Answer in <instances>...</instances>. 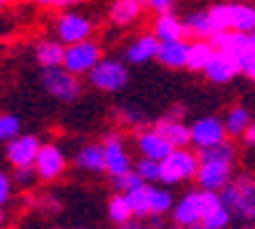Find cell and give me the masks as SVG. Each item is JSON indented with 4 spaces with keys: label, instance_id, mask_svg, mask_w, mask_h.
Masks as SVG:
<instances>
[{
    "label": "cell",
    "instance_id": "6da1fadb",
    "mask_svg": "<svg viewBox=\"0 0 255 229\" xmlns=\"http://www.w3.org/2000/svg\"><path fill=\"white\" fill-rule=\"evenodd\" d=\"M199 152V173L197 185L206 192H223L234 178V164H237V147L225 140L220 145L197 150Z\"/></svg>",
    "mask_w": 255,
    "mask_h": 229
},
{
    "label": "cell",
    "instance_id": "7a4b0ae2",
    "mask_svg": "<svg viewBox=\"0 0 255 229\" xmlns=\"http://www.w3.org/2000/svg\"><path fill=\"white\" fill-rule=\"evenodd\" d=\"M220 197L237 220H241L244 225L255 222V176L251 173L234 176L232 183L220 192Z\"/></svg>",
    "mask_w": 255,
    "mask_h": 229
},
{
    "label": "cell",
    "instance_id": "3957f363",
    "mask_svg": "<svg viewBox=\"0 0 255 229\" xmlns=\"http://www.w3.org/2000/svg\"><path fill=\"white\" fill-rule=\"evenodd\" d=\"M197 173H199V152H192L190 147H176L162 161V180L159 183L166 187L190 183V180H197Z\"/></svg>",
    "mask_w": 255,
    "mask_h": 229
},
{
    "label": "cell",
    "instance_id": "277c9868",
    "mask_svg": "<svg viewBox=\"0 0 255 229\" xmlns=\"http://www.w3.org/2000/svg\"><path fill=\"white\" fill-rule=\"evenodd\" d=\"M87 80L94 89L106 94H115L120 89L127 87L129 82V68L127 63L117 61V59H101L96 66H94L89 73H87Z\"/></svg>",
    "mask_w": 255,
    "mask_h": 229
},
{
    "label": "cell",
    "instance_id": "5b68a950",
    "mask_svg": "<svg viewBox=\"0 0 255 229\" xmlns=\"http://www.w3.org/2000/svg\"><path fill=\"white\" fill-rule=\"evenodd\" d=\"M42 87L49 96L70 103L75 101L82 92L78 75H73L70 70H66L63 66H54V68H42Z\"/></svg>",
    "mask_w": 255,
    "mask_h": 229
},
{
    "label": "cell",
    "instance_id": "8992f818",
    "mask_svg": "<svg viewBox=\"0 0 255 229\" xmlns=\"http://www.w3.org/2000/svg\"><path fill=\"white\" fill-rule=\"evenodd\" d=\"M99 61H101V47L92 38L75 42V45H68L66 54H63V68L70 70L73 75H87Z\"/></svg>",
    "mask_w": 255,
    "mask_h": 229
},
{
    "label": "cell",
    "instance_id": "52a82bcc",
    "mask_svg": "<svg viewBox=\"0 0 255 229\" xmlns=\"http://www.w3.org/2000/svg\"><path fill=\"white\" fill-rule=\"evenodd\" d=\"M173 225L180 229H190L204 220V190H190L176 201L171 211Z\"/></svg>",
    "mask_w": 255,
    "mask_h": 229
},
{
    "label": "cell",
    "instance_id": "ba28073f",
    "mask_svg": "<svg viewBox=\"0 0 255 229\" xmlns=\"http://www.w3.org/2000/svg\"><path fill=\"white\" fill-rule=\"evenodd\" d=\"M192 129V145L197 150H206V147L220 145L227 140V129H225L223 117L218 114H206V117H199L197 122L190 126Z\"/></svg>",
    "mask_w": 255,
    "mask_h": 229
},
{
    "label": "cell",
    "instance_id": "9c48e42d",
    "mask_svg": "<svg viewBox=\"0 0 255 229\" xmlns=\"http://www.w3.org/2000/svg\"><path fill=\"white\" fill-rule=\"evenodd\" d=\"M56 40H61L63 45H75L82 40H89L94 33V23L87 19L85 14L78 12H66L56 19Z\"/></svg>",
    "mask_w": 255,
    "mask_h": 229
},
{
    "label": "cell",
    "instance_id": "30bf717a",
    "mask_svg": "<svg viewBox=\"0 0 255 229\" xmlns=\"http://www.w3.org/2000/svg\"><path fill=\"white\" fill-rule=\"evenodd\" d=\"M42 143L35 133H21L16 136L12 143H7L5 147V157L14 168L21 166H35V159H38V152Z\"/></svg>",
    "mask_w": 255,
    "mask_h": 229
},
{
    "label": "cell",
    "instance_id": "8fae6325",
    "mask_svg": "<svg viewBox=\"0 0 255 229\" xmlns=\"http://www.w3.org/2000/svg\"><path fill=\"white\" fill-rule=\"evenodd\" d=\"M103 150H106V173H110V178L124 176L133 168L131 157L127 152L120 133H108L103 140Z\"/></svg>",
    "mask_w": 255,
    "mask_h": 229
},
{
    "label": "cell",
    "instance_id": "7c38bea8",
    "mask_svg": "<svg viewBox=\"0 0 255 229\" xmlns=\"http://www.w3.org/2000/svg\"><path fill=\"white\" fill-rule=\"evenodd\" d=\"M35 171H38L40 180H45V183H52L61 176L66 171V154L61 147L54 143H45L40 147L38 159H35Z\"/></svg>",
    "mask_w": 255,
    "mask_h": 229
},
{
    "label": "cell",
    "instance_id": "4fadbf2b",
    "mask_svg": "<svg viewBox=\"0 0 255 229\" xmlns=\"http://www.w3.org/2000/svg\"><path fill=\"white\" fill-rule=\"evenodd\" d=\"M136 147H138L140 157H150V159H157V161H164L176 150L157 126L155 129H140L136 133Z\"/></svg>",
    "mask_w": 255,
    "mask_h": 229
},
{
    "label": "cell",
    "instance_id": "5bb4252c",
    "mask_svg": "<svg viewBox=\"0 0 255 229\" xmlns=\"http://www.w3.org/2000/svg\"><path fill=\"white\" fill-rule=\"evenodd\" d=\"M232 220H234V215L223 204L220 192L204 190V220H201V225L209 229H227L232 225Z\"/></svg>",
    "mask_w": 255,
    "mask_h": 229
},
{
    "label": "cell",
    "instance_id": "9a60e30c",
    "mask_svg": "<svg viewBox=\"0 0 255 229\" xmlns=\"http://www.w3.org/2000/svg\"><path fill=\"white\" fill-rule=\"evenodd\" d=\"M157 52H159V38L155 33H143L127 45L124 61L131 66H143L147 61H157Z\"/></svg>",
    "mask_w": 255,
    "mask_h": 229
},
{
    "label": "cell",
    "instance_id": "2e32d148",
    "mask_svg": "<svg viewBox=\"0 0 255 229\" xmlns=\"http://www.w3.org/2000/svg\"><path fill=\"white\" fill-rule=\"evenodd\" d=\"M239 73H241L239 61L234 56H230V54L218 52V49H216V56L211 59V63L204 70V75L209 77V82L213 84H230Z\"/></svg>",
    "mask_w": 255,
    "mask_h": 229
},
{
    "label": "cell",
    "instance_id": "e0dca14e",
    "mask_svg": "<svg viewBox=\"0 0 255 229\" xmlns=\"http://www.w3.org/2000/svg\"><path fill=\"white\" fill-rule=\"evenodd\" d=\"M187 54H190V42L185 38L159 42L157 63H162L164 68H187Z\"/></svg>",
    "mask_w": 255,
    "mask_h": 229
},
{
    "label": "cell",
    "instance_id": "ac0fdd59",
    "mask_svg": "<svg viewBox=\"0 0 255 229\" xmlns=\"http://www.w3.org/2000/svg\"><path fill=\"white\" fill-rule=\"evenodd\" d=\"M75 166L85 173H106V150L103 143H87L75 154Z\"/></svg>",
    "mask_w": 255,
    "mask_h": 229
},
{
    "label": "cell",
    "instance_id": "d6986e66",
    "mask_svg": "<svg viewBox=\"0 0 255 229\" xmlns=\"http://www.w3.org/2000/svg\"><path fill=\"white\" fill-rule=\"evenodd\" d=\"M152 33L159 38V42H169V40H183V38H187L185 21H183L178 14H173V12L157 14L155 31H152Z\"/></svg>",
    "mask_w": 255,
    "mask_h": 229
},
{
    "label": "cell",
    "instance_id": "ffe728a7",
    "mask_svg": "<svg viewBox=\"0 0 255 229\" xmlns=\"http://www.w3.org/2000/svg\"><path fill=\"white\" fill-rule=\"evenodd\" d=\"M183 21H185L187 35L194 40H211L216 35V26L211 21L209 9H192L190 14H185Z\"/></svg>",
    "mask_w": 255,
    "mask_h": 229
},
{
    "label": "cell",
    "instance_id": "44dd1931",
    "mask_svg": "<svg viewBox=\"0 0 255 229\" xmlns=\"http://www.w3.org/2000/svg\"><path fill=\"white\" fill-rule=\"evenodd\" d=\"M157 129L162 131L164 138H166L173 147L192 145V129H190L183 119H166V117H162V119L157 122Z\"/></svg>",
    "mask_w": 255,
    "mask_h": 229
},
{
    "label": "cell",
    "instance_id": "7402d4cb",
    "mask_svg": "<svg viewBox=\"0 0 255 229\" xmlns=\"http://www.w3.org/2000/svg\"><path fill=\"white\" fill-rule=\"evenodd\" d=\"M223 122H225V129H227V136L230 138H244L248 126L253 124V113L246 106H232V108H227Z\"/></svg>",
    "mask_w": 255,
    "mask_h": 229
},
{
    "label": "cell",
    "instance_id": "603a6c76",
    "mask_svg": "<svg viewBox=\"0 0 255 229\" xmlns=\"http://www.w3.org/2000/svg\"><path fill=\"white\" fill-rule=\"evenodd\" d=\"M63 54H66V45L61 40H40L35 45V59L42 68L63 66Z\"/></svg>",
    "mask_w": 255,
    "mask_h": 229
},
{
    "label": "cell",
    "instance_id": "cb8c5ba5",
    "mask_svg": "<svg viewBox=\"0 0 255 229\" xmlns=\"http://www.w3.org/2000/svg\"><path fill=\"white\" fill-rule=\"evenodd\" d=\"M213 56H216V47H213V42H211V40H194V42H190L187 68L197 70V73H204Z\"/></svg>",
    "mask_w": 255,
    "mask_h": 229
},
{
    "label": "cell",
    "instance_id": "d4e9b609",
    "mask_svg": "<svg viewBox=\"0 0 255 229\" xmlns=\"http://www.w3.org/2000/svg\"><path fill=\"white\" fill-rule=\"evenodd\" d=\"M145 2L140 0H115L110 7V21L115 26H129L131 21H136Z\"/></svg>",
    "mask_w": 255,
    "mask_h": 229
},
{
    "label": "cell",
    "instance_id": "484cf974",
    "mask_svg": "<svg viewBox=\"0 0 255 229\" xmlns=\"http://www.w3.org/2000/svg\"><path fill=\"white\" fill-rule=\"evenodd\" d=\"M147 199H150V215H169L176 206V199L166 190V185H147Z\"/></svg>",
    "mask_w": 255,
    "mask_h": 229
},
{
    "label": "cell",
    "instance_id": "4316f807",
    "mask_svg": "<svg viewBox=\"0 0 255 229\" xmlns=\"http://www.w3.org/2000/svg\"><path fill=\"white\" fill-rule=\"evenodd\" d=\"M232 31H239V33L255 31V5H251L246 0L232 2Z\"/></svg>",
    "mask_w": 255,
    "mask_h": 229
},
{
    "label": "cell",
    "instance_id": "83f0119b",
    "mask_svg": "<svg viewBox=\"0 0 255 229\" xmlns=\"http://www.w3.org/2000/svg\"><path fill=\"white\" fill-rule=\"evenodd\" d=\"M108 218L113 225H124V222H129L133 218V211L129 206V201H127V194H113L108 201Z\"/></svg>",
    "mask_w": 255,
    "mask_h": 229
},
{
    "label": "cell",
    "instance_id": "f1b7e54d",
    "mask_svg": "<svg viewBox=\"0 0 255 229\" xmlns=\"http://www.w3.org/2000/svg\"><path fill=\"white\" fill-rule=\"evenodd\" d=\"M211 12V21L216 26V33L223 31H232V2H216L209 7Z\"/></svg>",
    "mask_w": 255,
    "mask_h": 229
},
{
    "label": "cell",
    "instance_id": "f546056e",
    "mask_svg": "<svg viewBox=\"0 0 255 229\" xmlns=\"http://www.w3.org/2000/svg\"><path fill=\"white\" fill-rule=\"evenodd\" d=\"M133 168L138 171L140 178H143L147 185H155L162 180V161L150 159V157H140V159L133 164Z\"/></svg>",
    "mask_w": 255,
    "mask_h": 229
},
{
    "label": "cell",
    "instance_id": "4dcf8cb0",
    "mask_svg": "<svg viewBox=\"0 0 255 229\" xmlns=\"http://www.w3.org/2000/svg\"><path fill=\"white\" fill-rule=\"evenodd\" d=\"M127 201L133 211V218H147L150 215V199H147V185L127 194Z\"/></svg>",
    "mask_w": 255,
    "mask_h": 229
},
{
    "label": "cell",
    "instance_id": "1f68e13d",
    "mask_svg": "<svg viewBox=\"0 0 255 229\" xmlns=\"http://www.w3.org/2000/svg\"><path fill=\"white\" fill-rule=\"evenodd\" d=\"M16 136H21V119L16 114H0V143H12Z\"/></svg>",
    "mask_w": 255,
    "mask_h": 229
},
{
    "label": "cell",
    "instance_id": "d6a6232c",
    "mask_svg": "<svg viewBox=\"0 0 255 229\" xmlns=\"http://www.w3.org/2000/svg\"><path fill=\"white\" fill-rule=\"evenodd\" d=\"M143 185H147V183L140 178V173L136 171V168H131V171L124 173V176L113 178V187H115V192H120V194H129V192L138 190V187H143Z\"/></svg>",
    "mask_w": 255,
    "mask_h": 229
},
{
    "label": "cell",
    "instance_id": "836d02e7",
    "mask_svg": "<svg viewBox=\"0 0 255 229\" xmlns=\"http://www.w3.org/2000/svg\"><path fill=\"white\" fill-rule=\"evenodd\" d=\"M38 180H40V176H38V171H35V166L14 168V185L16 187H21V190H31Z\"/></svg>",
    "mask_w": 255,
    "mask_h": 229
},
{
    "label": "cell",
    "instance_id": "e575fe53",
    "mask_svg": "<svg viewBox=\"0 0 255 229\" xmlns=\"http://www.w3.org/2000/svg\"><path fill=\"white\" fill-rule=\"evenodd\" d=\"M117 119L122 124H129V126H140L145 122V114L136 108H117Z\"/></svg>",
    "mask_w": 255,
    "mask_h": 229
},
{
    "label": "cell",
    "instance_id": "d590c367",
    "mask_svg": "<svg viewBox=\"0 0 255 229\" xmlns=\"http://www.w3.org/2000/svg\"><path fill=\"white\" fill-rule=\"evenodd\" d=\"M12 199V178L0 168V206H5Z\"/></svg>",
    "mask_w": 255,
    "mask_h": 229
},
{
    "label": "cell",
    "instance_id": "8d00e7d4",
    "mask_svg": "<svg viewBox=\"0 0 255 229\" xmlns=\"http://www.w3.org/2000/svg\"><path fill=\"white\" fill-rule=\"evenodd\" d=\"M38 206H40V211H42V213L56 215L59 211H61V201H59L56 197H52V194H47V197H42L38 201Z\"/></svg>",
    "mask_w": 255,
    "mask_h": 229
},
{
    "label": "cell",
    "instance_id": "74e56055",
    "mask_svg": "<svg viewBox=\"0 0 255 229\" xmlns=\"http://www.w3.org/2000/svg\"><path fill=\"white\" fill-rule=\"evenodd\" d=\"M115 229H152V225L147 222V218H131L124 225H115Z\"/></svg>",
    "mask_w": 255,
    "mask_h": 229
},
{
    "label": "cell",
    "instance_id": "f35d334b",
    "mask_svg": "<svg viewBox=\"0 0 255 229\" xmlns=\"http://www.w3.org/2000/svg\"><path fill=\"white\" fill-rule=\"evenodd\" d=\"M145 5L150 9H155L157 14H164V12H171V7H173V0H147Z\"/></svg>",
    "mask_w": 255,
    "mask_h": 229
},
{
    "label": "cell",
    "instance_id": "ab89813d",
    "mask_svg": "<svg viewBox=\"0 0 255 229\" xmlns=\"http://www.w3.org/2000/svg\"><path fill=\"white\" fill-rule=\"evenodd\" d=\"M185 106H180V103H178V106H171L169 110H166V113H164V117H166V119H183V117H185Z\"/></svg>",
    "mask_w": 255,
    "mask_h": 229
},
{
    "label": "cell",
    "instance_id": "60d3db41",
    "mask_svg": "<svg viewBox=\"0 0 255 229\" xmlns=\"http://www.w3.org/2000/svg\"><path fill=\"white\" fill-rule=\"evenodd\" d=\"M244 143H246V145H255V119H253V124L248 126L246 136H244Z\"/></svg>",
    "mask_w": 255,
    "mask_h": 229
},
{
    "label": "cell",
    "instance_id": "b9f144b4",
    "mask_svg": "<svg viewBox=\"0 0 255 229\" xmlns=\"http://www.w3.org/2000/svg\"><path fill=\"white\" fill-rule=\"evenodd\" d=\"M78 2H82V0H54V5L56 7H73V5H78Z\"/></svg>",
    "mask_w": 255,
    "mask_h": 229
},
{
    "label": "cell",
    "instance_id": "7bdbcfd3",
    "mask_svg": "<svg viewBox=\"0 0 255 229\" xmlns=\"http://www.w3.org/2000/svg\"><path fill=\"white\" fill-rule=\"evenodd\" d=\"M35 5H54V0H31Z\"/></svg>",
    "mask_w": 255,
    "mask_h": 229
},
{
    "label": "cell",
    "instance_id": "ee69618b",
    "mask_svg": "<svg viewBox=\"0 0 255 229\" xmlns=\"http://www.w3.org/2000/svg\"><path fill=\"white\" fill-rule=\"evenodd\" d=\"M5 227V211H2V206H0V229Z\"/></svg>",
    "mask_w": 255,
    "mask_h": 229
},
{
    "label": "cell",
    "instance_id": "f6af8a7d",
    "mask_svg": "<svg viewBox=\"0 0 255 229\" xmlns=\"http://www.w3.org/2000/svg\"><path fill=\"white\" fill-rule=\"evenodd\" d=\"M190 229H209V227H204V225L199 222V225H194V227H190Z\"/></svg>",
    "mask_w": 255,
    "mask_h": 229
},
{
    "label": "cell",
    "instance_id": "bcb514c9",
    "mask_svg": "<svg viewBox=\"0 0 255 229\" xmlns=\"http://www.w3.org/2000/svg\"><path fill=\"white\" fill-rule=\"evenodd\" d=\"M244 229H255V222H253V225H246V227H244Z\"/></svg>",
    "mask_w": 255,
    "mask_h": 229
},
{
    "label": "cell",
    "instance_id": "7dc6e473",
    "mask_svg": "<svg viewBox=\"0 0 255 229\" xmlns=\"http://www.w3.org/2000/svg\"><path fill=\"white\" fill-rule=\"evenodd\" d=\"M248 77H251V80H253V82H255V68H253V73H251V75H248Z\"/></svg>",
    "mask_w": 255,
    "mask_h": 229
},
{
    "label": "cell",
    "instance_id": "c3c4849f",
    "mask_svg": "<svg viewBox=\"0 0 255 229\" xmlns=\"http://www.w3.org/2000/svg\"><path fill=\"white\" fill-rule=\"evenodd\" d=\"M5 2H7V0H0V7H2V5H5Z\"/></svg>",
    "mask_w": 255,
    "mask_h": 229
},
{
    "label": "cell",
    "instance_id": "681fc988",
    "mask_svg": "<svg viewBox=\"0 0 255 229\" xmlns=\"http://www.w3.org/2000/svg\"><path fill=\"white\" fill-rule=\"evenodd\" d=\"M232 2H241V0H232Z\"/></svg>",
    "mask_w": 255,
    "mask_h": 229
},
{
    "label": "cell",
    "instance_id": "f907efd6",
    "mask_svg": "<svg viewBox=\"0 0 255 229\" xmlns=\"http://www.w3.org/2000/svg\"><path fill=\"white\" fill-rule=\"evenodd\" d=\"M54 229H63V227H54Z\"/></svg>",
    "mask_w": 255,
    "mask_h": 229
},
{
    "label": "cell",
    "instance_id": "816d5d0a",
    "mask_svg": "<svg viewBox=\"0 0 255 229\" xmlns=\"http://www.w3.org/2000/svg\"><path fill=\"white\" fill-rule=\"evenodd\" d=\"M78 229H85V227H78Z\"/></svg>",
    "mask_w": 255,
    "mask_h": 229
},
{
    "label": "cell",
    "instance_id": "f5cc1de1",
    "mask_svg": "<svg viewBox=\"0 0 255 229\" xmlns=\"http://www.w3.org/2000/svg\"><path fill=\"white\" fill-rule=\"evenodd\" d=\"M253 38H255V31H253Z\"/></svg>",
    "mask_w": 255,
    "mask_h": 229
}]
</instances>
